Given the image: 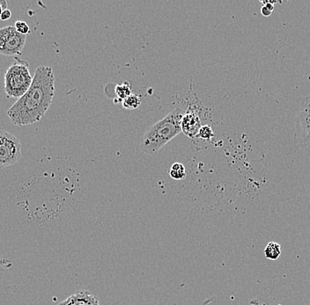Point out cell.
<instances>
[{
  "label": "cell",
  "instance_id": "e0dca14e",
  "mask_svg": "<svg viewBox=\"0 0 310 305\" xmlns=\"http://www.w3.org/2000/svg\"><path fill=\"white\" fill-rule=\"evenodd\" d=\"M7 3H6V1H4V0H0V18H1V14H2V12L5 9H8Z\"/></svg>",
  "mask_w": 310,
  "mask_h": 305
},
{
  "label": "cell",
  "instance_id": "2e32d148",
  "mask_svg": "<svg viewBox=\"0 0 310 305\" xmlns=\"http://www.w3.org/2000/svg\"><path fill=\"white\" fill-rule=\"evenodd\" d=\"M11 11L9 10V9H5L2 12V14H1V18L0 19H2L3 21H5V20H8L9 19H11Z\"/></svg>",
  "mask_w": 310,
  "mask_h": 305
},
{
  "label": "cell",
  "instance_id": "7c38bea8",
  "mask_svg": "<svg viewBox=\"0 0 310 305\" xmlns=\"http://www.w3.org/2000/svg\"><path fill=\"white\" fill-rule=\"evenodd\" d=\"M116 95L118 96V99H120L122 102L125 100V99L129 97L130 95H133L132 94V87L129 82H125L123 85H118V87H116Z\"/></svg>",
  "mask_w": 310,
  "mask_h": 305
},
{
  "label": "cell",
  "instance_id": "8fae6325",
  "mask_svg": "<svg viewBox=\"0 0 310 305\" xmlns=\"http://www.w3.org/2000/svg\"><path fill=\"white\" fill-rule=\"evenodd\" d=\"M122 103L126 109H136L141 104V99L138 95H132L125 99Z\"/></svg>",
  "mask_w": 310,
  "mask_h": 305
},
{
  "label": "cell",
  "instance_id": "3957f363",
  "mask_svg": "<svg viewBox=\"0 0 310 305\" xmlns=\"http://www.w3.org/2000/svg\"><path fill=\"white\" fill-rule=\"evenodd\" d=\"M15 60L4 75V92L7 98H21L30 88L34 78L27 62L18 57Z\"/></svg>",
  "mask_w": 310,
  "mask_h": 305
},
{
  "label": "cell",
  "instance_id": "ba28073f",
  "mask_svg": "<svg viewBox=\"0 0 310 305\" xmlns=\"http://www.w3.org/2000/svg\"><path fill=\"white\" fill-rule=\"evenodd\" d=\"M58 305H100V302L90 291L80 290Z\"/></svg>",
  "mask_w": 310,
  "mask_h": 305
},
{
  "label": "cell",
  "instance_id": "9c48e42d",
  "mask_svg": "<svg viewBox=\"0 0 310 305\" xmlns=\"http://www.w3.org/2000/svg\"><path fill=\"white\" fill-rule=\"evenodd\" d=\"M265 255L268 260H277L281 255V246L276 242H270L265 249Z\"/></svg>",
  "mask_w": 310,
  "mask_h": 305
},
{
  "label": "cell",
  "instance_id": "7a4b0ae2",
  "mask_svg": "<svg viewBox=\"0 0 310 305\" xmlns=\"http://www.w3.org/2000/svg\"><path fill=\"white\" fill-rule=\"evenodd\" d=\"M183 114V110L176 107L166 116L148 128L141 139L140 148L142 151L146 154L155 155L166 143L174 139L182 132L181 122Z\"/></svg>",
  "mask_w": 310,
  "mask_h": 305
},
{
  "label": "cell",
  "instance_id": "8992f818",
  "mask_svg": "<svg viewBox=\"0 0 310 305\" xmlns=\"http://www.w3.org/2000/svg\"><path fill=\"white\" fill-rule=\"evenodd\" d=\"M26 41L27 35L18 33L14 26L0 28V55L15 57L20 56Z\"/></svg>",
  "mask_w": 310,
  "mask_h": 305
},
{
  "label": "cell",
  "instance_id": "277c9868",
  "mask_svg": "<svg viewBox=\"0 0 310 305\" xmlns=\"http://www.w3.org/2000/svg\"><path fill=\"white\" fill-rule=\"evenodd\" d=\"M21 157L19 138L10 132L0 129V170L14 165Z\"/></svg>",
  "mask_w": 310,
  "mask_h": 305
},
{
  "label": "cell",
  "instance_id": "5bb4252c",
  "mask_svg": "<svg viewBox=\"0 0 310 305\" xmlns=\"http://www.w3.org/2000/svg\"><path fill=\"white\" fill-rule=\"evenodd\" d=\"M16 31L23 35H27L30 33V27L27 25V23L22 20H18L14 24Z\"/></svg>",
  "mask_w": 310,
  "mask_h": 305
},
{
  "label": "cell",
  "instance_id": "4fadbf2b",
  "mask_svg": "<svg viewBox=\"0 0 310 305\" xmlns=\"http://www.w3.org/2000/svg\"><path fill=\"white\" fill-rule=\"evenodd\" d=\"M214 136H215V135H214L211 126L204 125L199 129L197 137L200 138V139L204 140V141H211Z\"/></svg>",
  "mask_w": 310,
  "mask_h": 305
},
{
  "label": "cell",
  "instance_id": "52a82bcc",
  "mask_svg": "<svg viewBox=\"0 0 310 305\" xmlns=\"http://www.w3.org/2000/svg\"><path fill=\"white\" fill-rule=\"evenodd\" d=\"M202 127L201 120L194 110L189 108L182 116L181 128L182 132L189 138L197 137V134Z\"/></svg>",
  "mask_w": 310,
  "mask_h": 305
},
{
  "label": "cell",
  "instance_id": "30bf717a",
  "mask_svg": "<svg viewBox=\"0 0 310 305\" xmlns=\"http://www.w3.org/2000/svg\"><path fill=\"white\" fill-rule=\"evenodd\" d=\"M170 177L176 181H180L186 177V170L184 166L181 163H174L173 166H171Z\"/></svg>",
  "mask_w": 310,
  "mask_h": 305
},
{
  "label": "cell",
  "instance_id": "9a60e30c",
  "mask_svg": "<svg viewBox=\"0 0 310 305\" xmlns=\"http://www.w3.org/2000/svg\"><path fill=\"white\" fill-rule=\"evenodd\" d=\"M265 5L262 7L261 11L262 14L264 16H270L271 13L273 12V9H274V4L273 3H265Z\"/></svg>",
  "mask_w": 310,
  "mask_h": 305
},
{
  "label": "cell",
  "instance_id": "5b68a950",
  "mask_svg": "<svg viewBox=\"0 0 310 305\" xmlns=\"http://www.w3.org/2000/svg\"><path fill=\"white\" fill-rule=\"evenodd\" d=\"M294 143L296 148L310 145V95L303 100L295 121Z\"/></svg>",
  "mask_w": 310,
  "mask_h": 305
},
{
  "label": "cell",
  "instance_id": "6da1fadb",
  "mask_svg": "<svg viewBox=\"0 0 310 305\" xmlns=\"http://www.w3.org/2000/svg\"><path fill=\"white\" fill-rule=\"evenodd\" d=\"M54 95L53 70L49 66H39L34 72L30 88L7 111L11 123L23 127L41 121L53 102Z\"/></svg>",
  "mask_w": 310,
  "mask_h": 305
}]
</instances>
